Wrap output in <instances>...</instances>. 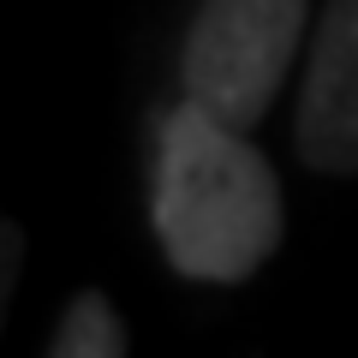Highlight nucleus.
<instances>
[{
	"instance_id": "obj_1",
	"label": "nucleus",
	"mask_w": 358,
	"mask_h": 358,
	"mask_svg": "<svg viewBox=\"0 0 358 358\" xmlns=\"http://www.w3.org/2000/svg\"><path fill=\"white\" fill-rule=\"evenodd\" d=\"M150 215L167 263L185 281L233 287L281 245V185L239 126L185 96L162 120Z\"/></svg>"
},
{
	"instance_id": "obj_2",
	"label": "nucleus",
	"mask_w": 358,
	"mask_h": 358,
	"mask_svg": "<svg viewBox=\"0 0 358 358\" xmlns=\"http://www.w3.org/2000/svg\"><path fill=\"white\" fill-rule=\"evenodd\" d=\"M305 36V0H203L185 36V96L215 120L263 126Z\"/></svg>"
},
{
	"instance_id": "obj_3",
	"label": "nucleus",
	"mask_w": 358,
	"mask_h": 358,
	"mask_svg": "<svg viewBox=\"0 0 358 358\" xmlns=\"http://www.w3.org/2000/svg\"><path fill=\"white\" fill-rule=\"evenodd\" d=\"M299 155L322 173H358V0H329L299 90Z\"/></svg>"
},
{
	"instance_id": "obj_4",
	"label": "nucleus",
	"mask_w": 358,
	"mask_h": 358,
	"mask_svg": "<svg viewBox=\"0 0 358 358\" xmlns=\"http://www.w3.org/2000/svg\"><path fill=\"white\" fill-rule=\"evenodd\" d=\"M54 358H120L126 352V322L114 317L102 293H78L60 317V334L48 346Z\"/></svg>"
}]
</instances>
